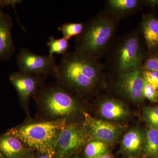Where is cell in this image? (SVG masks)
<instances>
[{"mask_svg": "<svg viewBox=\"0 0 158 158\" xmlns=\"http://www.w3.org/2000/svg\"><path fill=\"white\" fill-rule=\"evenodd\" d=\"M66 125L65 119L33 123L11 129L6 134L19 139L24 144L52 158L57 140Z\"/></svg>", "mask_w": 158, "mask_h": 158, "instance_id": "1", "label": "cell"}, {"mask_svg": "<svg viewBox=\"0 0 158 158\" xmlns=\"http://www.w3.org/2000/svg\"><path fill=\"white\" fill-rule=\"evenodd\" d=\"M98 73V67L92 58L67 52L62 56L55 77L63 85L87 90L94 85Z\"/></svg>", "mask_w": 158, "mask_h": 158, "instance_id": "2", "label": "cell"}, {"mask_svg": "<svg viewBox=\"0 0 158 158\" xmlns=\"http://www.w3.org/2000/svg\"><path fill=\"white\" fill-rule=\"evenodd\" d=\"M113 30L114 25L110 20L102 18L94 21L84 28L78 40L75 52L92 58L107 43Z\"/></svg>", "mask_w": 158, "mask_h": 158, "instance_id": "3", "label": "cell"}, {"mask_svg": "<svg viewBox=\"0 0 158 158\" xmlns=\"http://www.w3.org/2000/svg\"><path fill=\"white\" fill-rule=\"evenodd\" d=\"M37 97L47 112L53 117L69 116L76 110L74 98L60 85L43 88Z\"/></svg>", "mask_w": 158, "mask_h": 158, "instance_id": "4", "label": "cell"}, {"mask_svg": "<svg viewBox=\"0 0 158 158\" xmlns=\"http://www.w3.org/2000/svg\"><path fill=\"white\" fill-rule=\"evenodd\" d=\"M55 56L34 53L27 48L21 47L16 56L19 71L35 76H56L58 64Z\"/></svg>", "mask_w": 158, "mask_h": 158, "instance_id": "5", "label": "cell"}, {"mask_svg": "<svg viewBox=\"0 0 158 158\" xmlns=\"http://www.w3.org/2000/svg\"><path fill=\"white\" fill-rule=\"evenodd\" d=\"M87 136L85 127L66 124L58 137L55 155L58 158H63L75 152L86 143Z\"/></svg>", "mask_w": 158, "mask_h": 158, "instance_id": "6", "label": "cell"}, {"mask_svg": "<svg viewBox=\"0 0 158 158\" xmlns=\"http://www.w3.org/2000/svg\"><path fill=\"white\" fill-rule=\"evenodd\" d=\"M142 59L138 40L134 37L128 38L124 41L119 51L118 69L124 73L137 69Z\"/></svg>", "mask_w": 158, "mask_h": 158, "instance_id": "7", "label": "cell"}, {"mask_svg": "<svg viewBox=\"0 0 158 158\" xmlns=\"http://www.w3.org/2000/svg\"><path fill=\"white\" fill-rule=\"evenodd\" d=\"M42 77L19 71L12 73L9 76V80L16 89L21 101L25 103L37 92Z\"/></svg>", "mask_w": 158, "mask_h": 158, "instance_id": "8", "label": "cell"}, {"mask_svg": "<svg viewBox=\"0 0 158 158\" xmlns=\"http://www.w3.org/2000/svg\"><path fill=\"white\" fill-rule=\"evenodd\" d=\"M85 128L97 141L105 142H113L118 134V129L114 125L94 118L88 114L84 113Z\"/></svg>", "mask_w": 158, "mask_h": 158, "instance_id": "9", "label": "cell"}, {"mask_svg": "<svg viewBox=\"0 0 158 158\" xmlns=\"http://www.w3.org/2000/svg\"><path fill=\"white\" fill-rule=\"evenodd\" d=\"M13 26L11 15L0 11V62L8 61L15 52V48L11 35Z\"/></svg>", "mask_w": 158, "mask_h": 158, "instance_id": "10", "label": "cell"}, {"mask_svg": "<svg viewBox=\"0 0 158 158\" xmlns=\"http://www.w3.org/2000/svg\"><path fill=\"white\" fill-rule=\"evenodd\" d=\"M118 83L122 92L131 99L137 101L142 98L144 80L139 69L121 74Z\"/></svg>", "mask_w": 158, "mask_h": 158, "instance_id": "11", "label": "cell"}, {"mask_svg": "<svg viewBox=\"0 0 158 158\" xmlns=\"http://www.w3.org/2000/svg\"><path fill=\"white\" fill-rule=\"evenodd\" d=\"M26 151L23 143L16 137L7 134L0 137V151L8 158H22Z\"/></svg>", "mask_w": 158, "mask_h": 158, "instance_id": "12", "label": "cell"}, {"mask_svg": "<svg viewBox=\"0 0 158 158\" xmlns=\"http://www.w3.org/2000/svg\"><path fill=\"white\" fill-rule=\"evenodd\" d=\"M142 31L148 48L151 50L158 48V19L147 16L142 24Z\"/></svg>", "mask_w": 158, "mask_h": 158, "instance_id": "13", "label": "cell"}, {"mask_svg": "<svg viewBox=\"0 0 158 158\" xmlns=\"http://www.w3.org/2000/svg\"><path fill=\"white\" fill-rule=\"evenodd\" d=\"M102 116L109 119H117L126 115V111L121 104L115 101L109 100L102 104L100 108Z\"/></svg>", "mask_w": 158, "mask_h": 158, "instance_id": "14", "label": "cell"}, {"mask_svg": "<svg viewBox=\"0 0 158 158\" xmlns=\"http://www.w3.org/2000/svg\"><path fill=\"white\" fill-rule=\"evenodd\" d=\"M143 138L141 133L136 130H132L125 135L123 139V147L127 152H136L141 148Z\"/></svg>", "mask_w": 158, "mask_h": 158, "instance_id": "15", "label": "cell"}, {"mask_svg": "<svg viewBox=\"0 0 158 158\" xmlns=\"http://www.w3.org/2000/svg\"><path fill=\"white\" fill-rule=\"evenodd\" d=\"M144 151L148 156H158V129L151 127L148 131L144 141Z\"/></svg>", "mask_w": 158, "mask_h": 158, "instance_id": "16", "label": "cell"}, {"mask_svg": "<svg viewBox=\"0 0 158 158\" xmlns=\"http://www.w3.org/2000/svg\"><path fill=\"white\" fill-rule=\"evenodd\" d=\"M69 40L63 37L57 39L53 36L49 37L48 41L46 43L48 47V56H54L55 54L62 56L66 54L69 47Z\"/></svg>", "mask_w": 158, "mask_h": 158, "instance_id": "17", "label": "cell"}, {"mask_svg": "<svg viewBox=\"0 0 158 158\" xmlns=\"http://www.w3.org/2000/svg\"><path fill=\"white\" fill-rule=\"evenodd\" d=\"M84 24L82 23H65L59 27L58 31L62 34V37L70 40L74 36H79L84 30Z\"/></svg>", "mask_w": 158, "mask_h": 158, "instance_id": "18", "label": "cell"}, {"mask_svg": "<svg viewBox=\"0 0 158 158\" xmlns=\"http://www.w3.org/2000/svg\"><path fill=\"white\" fill-rule=\"evenodd\" d=\"M107 149L105 142L96 140L87 144L85 148V154L88 158L95 157L106 154Z\"/></svg>", "mask_w": 158, "mask_h": 158, "instance_id": "19", "label": "cell"}, {"mask_svg": "<svg viewBox=\"0 0 158 158\" xmlns=\"http://www.w3.org/2000/svg\"><path fill=\"white\" fill-rule=\"evenodd\" d=\"M110 6L116 10H130L135 8L138 1L136 0H111L109 1Z\"/></svg>", "mask_w": 158, "mask_h": 158, "instance_id": "20", "label": "cell"}, {"mask_svg": "<svg viewBox=\"0 0 158 158\" xmlns=\"http://www.w3.org/2000/svg\"><path fill=\"white\" fill-rule=\"evenodd\" d=\"M144 116L152 127L158 129V107L147 109Z\"/></svg>", "mask_w": 158, "mask_h": 158, "instance_id": "21", "label": "cell"}, {"mask_svg": "<svg viewBox=\"0 0 158 158\" xmlns=\"http://www.w3.org/2000/svg\"><path fill=\"white\" fill-rule=\"evenodd\" d=\"M144 81L156 90L158 89V72L145 70L143 73Z\"/></svg>", "mask_w": 158, "mask_h": 158, "instance_id": "22", "label": "cell"}, {"mask_svg": "<svg viewBox=\"0 0 158 158\" xmlns=\"http://www.w3.org/2000/svg\"><path fill=\"white\" fill-rule=\"evenodd\" d=\"M142 95L145 98L151 101H155L157 97V92L149 84L144 81Z\"/></svg>", "mask_w": 158, "mask_h": 158, "instance_id": "23", "label": "cell"}, {"mask_svg": "<svg viewBox=\"0 0 158 158\" xmlns=\"http://www.w3.org/2000/svg\"><path fill=\"white\" fill-rule=\"evenodd\" d=\"M144 68L147 71L158 72V56H153L148 59Z\"/></svg>", "mask_w": 158, "mask_h": 158, "instance_id": "24", "label": "cell"}, {"mask_svg": "<svg viewBox=\"0 0 158 158\" xmlns=\"http://www.w3.org/2000/svg\"><path fill=\"white\" fill-rule=\"evenodd\" d=\"M22 2V1H19V0H0V8L1 9H2L6 6H12L17 15V13L15 10V6L17 4H20Z\"/></svg>", "mask_w": 158, "mask_h": 158, "instance_id": "25", "label": "cell"}, {"mask_svg": "<svg viewBox=\"0 0 158 158\" xmlns=\"http://www.w3.org/2000/svg\"><path fill=\"white\" fill-rule=\"evenodd\" d=\"M148 3L151 6H158V0H151L148 1Z\"/></svg>", "mask_w": 158, "mask_h": 158, "instance_id": "26", "label": "cell"}, {"mask_svg": "<svg viewBox=\"0 0 158 158\" xmlns=\"http://www.w3.org/2000/svg\"><path fill=\"white\" fill-rule=\"evenodd\" d=\"M90 158H111L110 156L108 155L104 154L103 155L98 156L95 157Z\"/></svg>", "mask_w": 158, "mask_h": 158, "instance_id": "27", "label": "cell"}, {"mask_svg": "<svg viewBox=\"0 0 158 158\" xmlns=\"http://www.w3.org/2000/svg\"><path fill=\"white\" fill-rule=\"evenodd\" d=\"M37 158H50L48 156L46 155L43 154H41L39 156H38V157Z\"/></svg>", "mask_w": 158, "mask_h": 158, "instance_id": "28", "label": "cell"}, {"mask_svg": "<svg viewBox=\"0 0 158 158\" xmlns=\"http://www.w3.org/2000/svg\"><path fill=\"white\" fill-rule=\"evenodd\" d=\"M1 157H2V156H1V155H0V158H1Z\"/></svg>", "mask_w": 158, "mask_h": 158, "instance_id": "29", "label": "cell"}, {"mask_svg": "<svg viewBox=\"0 0 158 158\" xmlns=\"http://www.w3.org/2000/svg\"><path fill=\"white\" fill-rule=\"evenodd\" d=\"M0 158H2V157H1Z\"/></svg>", "mask_w": 158, "mask_h": 158, "instance_id": "30", "label": "cell"}]
</instances>
